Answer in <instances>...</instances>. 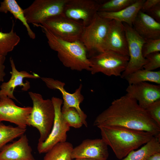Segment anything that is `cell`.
<instances>
[{"label": "cell", "instance_id": "obj_1", "mask_svg": "<svg viewBox=\"0 0 160 160\" xmlns=\"http://www.w3.org/2000/svg\"><path fill=\"white\" fill-rule=\"evenodd\" d=\"M93 125L116 126L148 132L160 138V125L149 115L146 109L128 94L114 100L96 118Z\"/></svg>", "mask_w": 160, "mask_h": 160}, {"label": "cell", "instance_id": "obj_2", "mask_svg": "<svg viewBox=\"0 0 160 160\" xmlns=\"http://www.w3.org/2000/svg\"><path fill=\"white\" fill-rule=\"evenodd\" d=\"M102 139L112 149L116 157L121 159L132 151L145 144L153 137L143 131L123 127L99 126Z\"/></svg>", "mask_w": 160, "mask_h": 160}, {"label": "cell", "instance_id": "obj_3", "mask_svg": "<svg viewBox=\"0 0 160 160\" xmlns=\"http://www.w3.org/2000/svg\"><path fill=\"white\" fill-rule=\"evenodd\" d=\"M47 43L53 50L57 52L60 61L65 67L73 70H90V64L86 47L79 40L73 42L64 40L57 37L40 24Z\"/></svg>", "mask_w": 160, "mask_h": 160}, {"label": "cell", "instance_id": "obj_4", "mask_svg": "<svg viewBox=\"0 0 160 160\" xmlns=\"http://www.w3.org/2000/svg\"><path fill=\"white\" fill-rule=\"evenodd\" d=\"M28 94L33 106L28 120V126H32L39 131L38 142H44L52 130L55 117V110L51 99H44L40 94L32 92Z\"/></svg>", "mask_w": 160, "mask_h": 160}, {"label": "cell", "instance_id": "obj_5", "mask_svg": "<svg viewBox=\"0 0 160 160\" xmlns=\"http://www.w3.org/2000/svg\"><path fill=\"white\" fill-rule=\"evenodd\" d=\"M111 20L97 13L91 23L84 27L80 40L86 47L89 58L104 52Z\"/></svg>", "mask_w": 160, "mask_h": 160}, {"label": "cell", "instance_id": "obj_6", "mask_svg": "<svg viewBox=\"0 0 160 160\" xmlns=\"http://www.w3.org/2000/svg\"><path fill=\"white\" fill-rule=\"evenodd\" d=\"M89 59L90 64V71L92 74L101 73L108 76H120L127 67L129 57L111 51H106Z\"/></svg>", "mask_w": 160, "mask_h": 160}, {"label": "cell", "instance_id": "obj_7", "mask_svg": "<svg viewBox=\"0 0 160 160\" xmlns=\"http://www.w3.org/2000/svg\"><path fill=\"white\" fill-rule=\"evenodd\" d=\"M39 24L59 38L70 42L80 40L84 27L81 22L63 14L50 17Z\"/></svg>", "mask_w": 160, "mask_h": 160}, {"label": "cell", "instance_id": "obj_8", "mask_svg": "<svg viewBox=\"0 0 160 160\" xmlns=\"http://www.w3.org/2000/svg\"><path fill=\"white\" fill-rule=\"evenodd\" d=\"M68 0H35L23 9L28 23L34 26L48 18L62 14Z\"/></svg>", "mask_w": 160, "mask_h": 160}, {"label": "cell", "instance_id": "obj_9", "mask_svg": "<svg viewBox=\"0 0 160 160\" xmlns=\"http://www.w3.org/2000/svg\"><path fill=\"white\" fill-rule=\"evenodd\" d=\"M55 110V117L51 131L46 139L43 142H38L37 149L40 154L46 153L57 144L66 141L67 132L70 127L63 120L61 113L63 100L58 97H52L51 99Z\"/></svg>", "mask_w": 160, "mask_h": 160}, {"label": "cell", "instance_id": "obj_10", "mask_svg": "<svg viewBox=\"0 0 160 160\" xmlns=\"http://www.w3.org/2000/svg\"><path fill=\"white\" fill-rule=\"evenodd\" d=\"M125 28L128 44L129 61L125 70L121 77L124 78L129 75L142 69L146 60L143 55L142 47L145 40L141 37L133 28L123 23Z\"/></svg>", "mask_w": 160, "mask_h": 160}, {"label": "cell", "instance_id": "obj_11", "mask_svg": "<svg viewBox=\"0 0 160 160\" xmlns=\"http://www.w3.org/2000/svg\"><path fill=\"white\" fill-rule=\"evenodd\" d=\"M100 4L99 1L94 0H68L63 14L69 18L81 22L86 26L97 14Z\"/></svg>", "mask_w": 160, "mask_h": 160}, {"label": "cell", "instance_id": "obj_12", "mask_svg": "<svg viewBox=\"0 0 160 160\" xmlns=\"http://www.w3.org/2000/svg\"><path fill=\"white\" fill-rule=\"evenodd\" d=\"M41 79L49 88L58 90L62 94L63 100L61 110L71 107L75 108L80 114L83 124L87 127V115L80 107V104L84 99V97L81 93L82 85L80 84L74 93H70L66 91L64 88L65 84L64 82L51 78L43 77H41Z\"/></svg>", "mask_w": 160, "mask_h": 160}, {"label": "cell", "instance_id": "obj_13", "mask_svg": "<svg viewBox=\"0 0 160 160\" xmlns=\"http://www.w3.org/2000/svg\"><path fill=\"white\" fill-rule=\"evenodd\" d=\"M32 107H20L12 99L7 97H0V122L9 121L17 126L26 128Z\"/></svg>", "mask_w": 160, "mask_h": 160}, {"label": "cell", "instance_id": "obj_14", "mask_svg": "<svg viewBox=\"0 0 160 160\" xmlns=\"http://www.w3.org/2000/svg\"><path fill=\"white\" fill-rule=\"evenodd\" d=\"M108 146L102 139L84 140L80 144L73 148L71 158L106 160L109 156Z\"/></svg>", "mask_w": 160, "mask_h": 160}, {"label": "cell", "instance_id": "obj_15", "mask_svg": "<svg viewBox=\"0 0 160 160\" xmlns=\"http://www.w3.org/2000/svg\"><path fill=\"white\" fill-rule=\"evenodd\" d=\"M104 52L111 51L129 56L126 33L123 23L111 20L103 48Z\"/></svg>", "mask_w": 160, "mask_h": 160}, {"label": "cell", "instance_id": "obj_16", "mask_svg": "<svg viewBox=\"0 0 160 160\" xmlns=\"http://www.w3.org/2000/svg\"><path fill=\"white\" fill-rule=\"evenodd\" d=\"M9 61L12 68V71L10 72L11 76L8 81L3 82L0 86V97H7L17 101L14 95L15 89L19 86L22 87V90L27 91L30 88V82L26 81L24 83V79H37L40 76L37 74H31L25 71H19L16 69L13 59L12 57H10Z\"/></svg>", "mask_w": 160, "mask_h": 160}, {"label": "cell", "instance_id": "obj_17", "mask_svg": "<svg viewBox=\"0 0 160 160\" xmlns=\"http://www.w3.org/2000/svg\"><path fill=\"white\" fill-rule=\"evenodd\" d=\"M127 94L135 99L139 106L146 109L152 103L160 99V84L141 82L129 84Z\"/></svg>", "mask_w": 160, "mask_h": 160}, {"label": "cell", "instance_id": "obj_18", "mask_svg": "<svg viewBox=\"0 0 160 160\" xmlns=\"http://www.w3.org/2000/svg\"><path fill=\"white\" fill-rule=\"evenodd\" d=\"M32 152L28 137L24 134L17 140L3 147L0 151V160H36Z\"/></svg>", "mask_w": 160, "mask_h": 160}, {"label": "cell", "instance_id": "obj_19", "mask_svg": "<svg viewBox=\"0 0 160 160\" xmlns=\"http://www.w3.org/2000/svg\"><path fill=\"white\" fill-rule=\"evenodd\" d=\"M132 27L145 40L160 39V23L140 10Z\"/></svg>", "mask_w": 160, "mask_h": 160}, {"label": "cell", "instance_id": "obj_20", "mask_svg": "<svg viewBox=\"0 0 160 160\" xmlns=\"http://www.w3.org/2000/svg\"><path fill=\"white\" fill-rule=\"evenodd\" d=\"M145 0H136L133 4L117 12H98V15L104 18L125 23L132 27V24L140 10Z\"/></svg>", "mask_w": 160, "mask_h": 160}, {"label": "cell", "instance_id": "obj_21", "mask_svg": "<svg viewBox=\"0 0 160 160\" xmlns=\"http://www.w3.org/2000/svg\"><path fill=\"white\" fill-rule=\"evenodd\" d=\"M0 12L7 13L9 12L15 18L20 20L25 27L28 35L33 39L36 38V34L31 29L24 15L23 9L15 0H4L0 4Z\"/></svg>", "mask_w": 160, "mask_h": 160}, {"label": "cell", "instance_id": "obj_22", "mask_svg": "<svg viewBox=\"0 0 160 160\" xmlns=\"http://www.w3.org/2000/svg\"><path fill=\"white\" fill-rule=\"evenodd\" d=\"M156 152H160V138L153 137L140 148L132 151L120 160H146Z\"/></svg>", "mask_w": 160, "mask_h": 160}, {"label": "cell", "instance_id": "obj_23", "mask_svg": "<svg viewBox=\"0 0 160 160\" xmlns=\"http://www.w3.org/2000/svg\"><path fill=\"white\" fill-rule=\"evenodd\" d=\"M73 148L72 144L69 142L59 143L46 153L43 160H71Z\"/></svg>", "mask_w": 160, "mask_h": 160}, {"label": "cell", "instance_id": "obj_24", "mask_svg": "<svg viewBox=\"0 0 160 160\" xmlns=\"http://www.w3.org/2000/svg\"><path fill=\"white\" fill-rule=\"evenodd\" d=\"M124 79L129 84L146 81L160 84V71H151L142 68L129 75Z\"/></svg>", "mask_w": 160, "mask_h": 160}, {"label": "cell", "instance_id": "obj_25", "mask_svg": "<svg viewBox=\"0 0 160 160\" xmlns=\"http://www.w3.org/2000/svg\"><path fill=\"white\" fill-rule=\"evenodd\" d=\"M11 30L9 32L0 31V54L6 56L12 51L19 43L20 37L14 31L13 22Z\"/></svg>", "mask_w": 160, "mask_h": 160}, {"label": "cell", "instance_id": "obj_26", "mask_svg": "<svg viewBox=\"0 0 160 160\" xmlns=\"http://www.w3.org/2000/svg\"><path fill=\"white\" fill-rule=\"evenodd\" d=\"M26 128L7 125L0 122V151L8 143L24 134Z\"/></svg>", "mask_w": 160, "mask_h": 160}, {"label": "cell", "instance_id": "obj_27", "mask_svg": "<svg viewBox=\"0 0 160 160\" xmlns=\"http://www.w3.org/2000/svg\"><path fill=\"white\" fill-rule=\"evenodd\" d=\"M136 0H109L100 3L98 12L119 11L134 3Z\"/></svg>", "mask_w": 160, "mask_h": 160}, {"label": "cell", "instance_id": "obj_28", "mask_svg": "<svg viewBox=\"0 0 160 160\" xmlns=\"http://www.w3.org/2000/svg\"><path fill=\"white\" fill-rule=\"evenodd\" d=\"M61 113L63 120L70 127L79 128L83 125L80 114L75 108L61 110Z\"/></svg>", "mask_w": 160, "mask_h": 160}, {"label": "cell", "instance_id": "obj_29", "mask_svg": "<svg viewBox=\"0 0 160 160\" xmlns=\"http://www.w3.org/2000/svg\"><path fill=\"white\" fill-rule=\"evenodd\" d=\"M160 51V39L145 40L142 49L143 56L145 58L148 55Z\"/></svg>", "mask_w": 160, "mask_h": 160}, {"label": "cell", "instance_id": "obj_30", "mask_svg": "<svg viewBox=\"0 0 160 160\" xmlns=\"http://www.w3.org/2000/svg\"><path fill=\"white\" fill-rule=\"evenodd\" d=\"M145 58L146 63L143 68L146 70L153 71L160 67V53L159 52L150 54L147 56Z\"/></svg>", "mask_w": 160, "mask_h": 160}, {"label": "cell", "instance_id": "obj_31", "mask_svg": "<svg viewBox=\"0 0 160 160\" xmlns=\"http://www.w3.org/2000/svg\"><path fill=\"white\" fill-rule=\"evenodd\" d=\"M145 109L152 119L160 125V99L152 103Z\"/></svg>", "mask_w": 160, "mask_h": 160}, {"label": "cell", "instance_id": "obj_32", "mask_svg": "<svg viewBox=\"0 0 160 160\" xmlns=\"http://www.w3.org/2000/svg\"><path fill=\"white\" fill-rule=\"evenodd\" d=\"M160 4V0H145L140 10L145 13L151 9Z\"/></svg>", "mask_w": 160, "mask_h": 160}, {"label": "cell", "instance_id": "obj_33", "mask_svg": "<svg viewBox=\"0 0 160 160\" xmlns=\"http://www.w3.org/2000/svg\"><path fill=\"white\" fill-rule=\"evenodd\" d=\"M145 13L160 23V4L151 9Z\"/></svg>", "mask_w": 160, "mask_h": 160}, {"label": "cell", "instance_id": "obj_34", "mask_svg": "<svg viewBox=\"0 0 160 160\" xmlns=\"http://www.w3.org/2000/svg\"><path fill=\"white\" fill-rule=\"evenodd\" d=\"M6 56L0 54V82H3L6 75L5 72V66L4 65Z\"/></svg>", "mask_w": 160, "mask_h": 160}, {"label": "cell", "instance_id": "obj_35", "mask_svg": "<svg viewBox=\"0 0 160 160\" xmlns=\"http://www.w3.org/2000/svg\"><path fill=\"white\" fill-rule=\"evenodd\" d=\"M146 160H160V152H156L150 156Z\"/></svg>", "mask_w": 160, "mask_h": 160}, {"label": "cell", "instance_id": "obj_36", "mask_svg": "<svg viewBox=\"0 0 160 160\" xmlns=\"http://www.w3.org/2000/svg\"><path fill=\"white\" fill-rule=\"evenodd\" d=\"M71 160H96L87 159V158H77V159H72Z\"/></svg>", "mask_w": 160, "mask_h": 160}]
</instances>
